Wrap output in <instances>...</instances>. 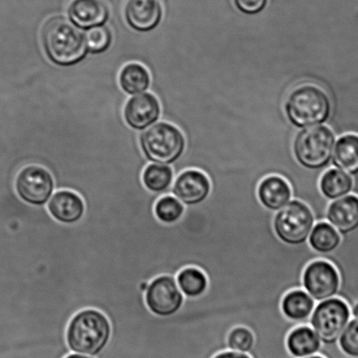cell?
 Listing matches in <instances>:
<instances>
[{
  "mask_svg": "<svg viewBox=\"0 0 358 358\" xmlns=\"http://www.w3.org/2000/svg\"><path fill=\"white\" fill-rule=\"evenodd\" d=\"M258 197L260 203L267 210L277 212L289 203L293 192L289 183L283 177L271 175L259 184Z\"/></svg>",
  "mask_w": 358,
  "mask_h": 358,
  "instance_id": "obj_18",
  "label": "cell"
},
{
  "mask_svg": "<svg viewBox=\"0 0 358 358\" xmlns=\"http://www.w3.org/2000/svg\"><path fill=\"white\" fill-rule=\"evenodd\" d=\"M315 301L303 288L287 292L281 301V311L292 321L302 322L310 318Z\"/></svg>",
  "mask_w": 358,
  "mask_h": 358,
  "instance_id": "obj_20",
  "label": "cell"
},
{
  "mask_svg": "<svg viewBox=\"0 0 358 358\" xmlns=\"http://www.w3.org/2000/svg\"><path fill=\"white\" fill-rule=\"evenodd\" d=\"M15 190L24 203L32 206H45L55 192L53 175L43 166L32 164L24 166L16 173Z\"/></svg>",
  "mask_w": 358,
  "mask_h": 358,
  "instance_id": "obj_8",
  "label": "cell"
},
{
  "mask_svg": "<svg viewBox=\"0 0 358 358\" xmlns=\"http://www.w3.org/2000/svg\"><path fill=\"white\" fill-rule=\"evenodd\" d=\"M351 314H352L353 317L355 319L358 320V302L356 304L353 305L352 310H351Z\"/></svg>",
  "mask_w": 358,
  "mask_h": 358,
  "instance_id": "obj_34",
  "label": "cell"
},
{
  "mask_svg": "<svg viewBox=\"0 0 358 358\" xmlns=\"http://www.w3.org/2000/svg\"><path fill=\"white\" fill-rule=\"evenodd\" d=\"M326 221H328L343 236L357 231L358 197L351 194L329 203L326 212Z\"/></svg>",
  "mask_w": 358,
  "mask_h": 358,
  "instance_id": "obj_17",
  "label": "cell"
},
{
  "mask_svg": "<svg viewBox=\"0 0 358 358\" xmlns=\"http://www.w3.org/2000/svg\"><path fill=\"white\" fill-rule=\"evenodd\" d=\"M41 44L48 58L64 67L82 62L89 52L85 34L62 16L53 17L44 23Z\"/></svg>",
  "mask_w": 358,
  "mask_h": 358,
  "instance_id": "obj_1",
  "label": "cell"
},
{
  "mask_svg": "<svg viewBox=\"0 0 358 358\" xmlns=\"http://www.w3.org/2000/svg\"><path fill=\"white\" fill-rule=\"evenodd\" d=\"M150 74L143 65L131 62L124 66L120 74L121 89L129 95L145 92L150 85Z\"/></svg>",
  "mask_w": 358,
  "mask_h": 358,
  "instance_id": "obj_25",
  "label": "cell"
},
{
  "mask_svg": "<svg viewBox=\"0 0 358 358\" xmlns=\"http://www.w3.org/2000/svg\"><path fill=\"white\" fill-rule=\"evenodd\" d=\"M287 116L299 128L324 123L331 111L328 95L319 87L305 85L298 87L288 96L285 104Z\"/></svg>",
  "mask_w": 358,
  "mask_h": 358,
  "instance_id": "obj_3",
  "label": "cell"
},
{
  "mask_svg": "<svg viewBox=\"0 0 358 358\" xmlns=\"http://www.w3.org/2000/svg\"><path fill=\"white\" fill-rule=\"evenodd\" d=\"M319 189L323 196L330 201L347 196L353 189L352 177L343 170H327L319 180Z\"/></svg>",
  "mask_w": 358,
  "mask_h": 358,
  "instance_id": "obj_21",
  "label": "cell"
},
{
  "mask_svg": "<svg viewBox=\"0 0 358 358\" xmlns=\"http://www.w3.org/2000/svg\"><path fill=\"white\" fill-rule=\"evenodd\" d=\"M333 164L350 175L358 173V136L348 134L337 141L333 151Z\"/></svg>",
  "mask_w": 358,
  "mask_h": 358,
  "instance_id": "obj_22",
  "label": "cell"
},
{
  "mask_svg": "<svg viewBox=\"0 0 358 358\" xmlns=\"http://www.w3.org/2000/svg\"><path fill=\"white\" fill-rule=\"evenodd\" d=\"M308 244L315 252L329 255L342 242V235L328 221L317 222L308 238Z\"/></svg>",
  "mask_w": 358,
  "mask_h": 358,
  "instance_id": "obj_24",
  "label": "cell"
},
{
  "mask_svg": "<svg viewBox=\"0 0 358 358\" xmlns=\"http://www.w3.org/2000/svg\"><path fill=\"white\" fill-rule=\"evenodd\" d=\"M340 284L338 271L328 260H314L306 266L302 274L303 289L316 301L336 297Z\"/></svg>",
  "mask_w": 358,
  "mask_h": 358,
  "instance_id": "obj_10",
  "label": "cell"
},
{
  "mask_svg": "<svg viewBox=\"0 0 358 358\" xmlns=\"http://www.w3.org/2000/svg\"><path fill=\"white\" fill-rule=\"evenodd\" d=\"M303 358H325V357H322V355L316 354V355H313V356L303 357Z\"/></svg>",
  "mask_w": 358,
  "mask_h": 358,
  "instance_id": "obj_35",
  "label": "cell"
},
{
  "mask_svg": "<svg viewBox=\"0 0 358 358\" xmlns=\"http://www.w3.org/2000/svg\"><path fill=\"white\" fill-rule=\"evenodd\" d=\"M212 358H252L249 354L236 352V351L224 350L219 352Z\"/></svg>",
  "mask_w": 358,
  "mask_h": 358,
  "instance_id": "obj_32",
  "label": "cell"
},
{
  "mask_svg": "<svg viewBox=\"0 0 358 358\" xmlns=\"http://www.w3.org/2000/svg\"><path fill=\"white\" fill-rule=\"evenodd\" d=\"M97 358H176L171 348L155 339H138L118 344Z\"/></svg>",
  "mask_w": 358,
  "mask_h": 358,
  "instance_id": "obj_13",
  "label": "cell"
},
{
  "mask_svg": "<svg viewBox=\"0 0 358 358\" xmlns=\"http://www.w3.org/2000/svg\"><path fill=\"white\" fill-rule=\"evenodd\" d=\"M124 16L131 29L151 32L162 22V5L159 0H126Z\"/></svg>",
  "mask_w": 358,
  "mask_h": 358,
  "instance_id": "obj_12",
  "label": "cell"
},
{
  "mask_svg": "<svg viewBox=\"0 0 358 358\" xmlns=\"http://www.w3.org/2000/svg\"><path fill=\"white\" fill-rule=\"evenodd\" d=\"M141 180L148 191L165 196L170 194V189L175 180V173L171 166L152 163L145 166Z\"/></svg>",
  "mask_w": 358,
  "mask_h": 358,
  "instance_id": "obj_23",
  "label": "cell"
},
{
  "mask_svg": "<svg viewBox=\"0 0 358 358\" xmlns=\"http://www.w3.org/2000/svg\"><path fill=\"white\" fill-rule=\"evenodd\" d=\"M184 299L176 277L159 275L148 283L145 291V301L152 314L168 317L176 314L182 308Z\"/></svg>",
  "mask_w": 358,
  "mask_h": 358,
  "instance_id": "obj_9",
  "label": "cell"
},
{
  "mask_svg": "<svg viewBox=\"0 0 358 358\" xmlns=\"http://www.w3.org/2000/svg\"><path fill=\"white\" fill-rule=\"evenodd\" d=\"M311 208L300 200L293 199L273 218V229L278 238L288 245H301L308 241L315 224Z\"/></svg>",
  "mask_w": 358,
  "mask_h": 358,
  "instance_id": "obj_6",
  "label": "cell"
},
{
  "mask_svg": "<svg viewBox=\"0 0 358 358\" xmlns=\"http://www.w3.org/2000/svg\"><path fill=\"white\" fill-rule=\"evenodd\" d=\"M46 206L51 217L64 224H76L85 213L82 196L69 189L55 190Z\"/></svg>",
  "mask_w": 358,
  "mask_h": 358,
  "instance_id": "obj_16",
  "label": "cell"
},
{
  "mask_svg": "<svg viewBox=\"0 0 358 358\" xmlns=\"http://www.w3.org/2000/svg\"><path fill=\"white\" fill-rule=\"evenodd\" d=\"M185 145L182 131L169 123L156 124L141 136V147L145 157L159 164L170 165L178 161Z\"/></svg>",
  "mask_w": 358,
  "mask_h": 358,
  "instance_id": "obj_5",
  "label": "cell"
},
{
  "mask_svg": "<svg viewBox=\"0 0 358 358\" xmlns=\"http://www.w3.org/2000/svg\"><path fill=\"white\" fill-rule=\"evenodd\" d=\"M111 325L107 316L95 308L82 309L73 315L66 330L71 352L96 357L110 339Z\"/></svg>",
  "mask_w": 358,
  "mask_h": 358,
  "instance_id": "obj_2",
  "label": "cell"
},
{
  "mask_svg": "<svg viewBox=\"0 0 358 358\" xmlns=\"http://www.w3.org/2000/svg\"><path fill=\"white\" fill-rule=\"evenodd\" d=\"M341 350L348 357L358 358V320L354 319L348 323L339 337Z\"/></svg>",
  "mask_w": 358,
  "mask_h": 358,
  "instance_id": "obj_30",
  "label": "cell"
},
{
  "mask_svg": "<svg viewBox=\"0 0 358 358\" xmlns=\"http://www.w3.org/2000/svg\"><path fill=\"white\" fill-rule=\"evenodd\" d=\"M236 8L246 15H256L263 11L267 0H234Z\"/></svg>",
  "mask_w": 358,
  "mask_h": 358,
  "instance_id": "obj_31",
  "label": "cell"
},
{
  "mask_svg": "<svg viewBox=\"0 0 358 358\" xmlns=\"http://www.w3.org/2000/svg\"><path fill=\"white\" fill-rule=\"evenodd\" d=\"M255 343V337L251 329L245 326H236L231 329L226 339L228 350L248 354Z\"/></svg>",
  "mask_w": 358,
  "mask_h": 358,
  "instance_id": "obj_28",
  "label": "cell"
},
{
  "mask_svg": "<svg viewBox=\"0 0 358 358\" xmlns=\"http://www.w3.org/2000/svg\"><path fill=\"white\" fill-rule=\"evenodd\" d=\"M176 279L184 296L187 298L201 296L208 286L206 274L194 266H187L180 270Z\"/></svg>",
  "mask_w": 358,
  "mask_h": 358,
  "instance_id": "obj_26",
  "label": "cell"
},
{
  "mask_svg": "<svg viewBox=\"0 0 358 358\" xmlns=\"http://www.w3.org/2000/svg\"><path fill=\"white\" fill-rule=\"evenodd\" d=\"M185 205L172 194H165L159 198L155 204V215L159 222L173 224L182 217Z\"/></svg>",
  "mask_w": 358,
  "mask_h": 358,
  "instance_id": "obj_27",
  "label": "cell"
},
{
  "mask_svg": "<svg viewBox=\"0 0 358 358\" xmlns=\"http://www.w3.org/2000/svg\"><path fill=\"white\" fill-rule=\"evenodd\" d=\"M88 51L92 54H102L110 47L113 34L109 27L102 25L92 27L85 34Z\"/></svg>",
  "mask_w": 358,
  "mask_h": 358,
  "instance_id": "obj_29",
  "label": "cell"
},
{
  "mask_svg": "<svg viewBox=\"0 0 358 358\" xmlns=\"http://www.w3.org/2000/svg\"><path fill=\"white\" fill-rule=\"evenodd\" d=\"M322 341L310 325H301L291 330L287 337V348L294 358H303L319 353Z\"/></svg>",
  "mask_w": 358,
  "mask_h": 358,
  "instance_id": "obj_19",
  "label": "cell"
},
{
  "mask_svg": "<svg viewBox=\"0 0 358 358\" xmlns=\"http://www.w3.org/2000/svg\"><path fill=\"white\" fill-rule=\"evenodd\" d=\"M65 358H96V357L87 356V355L71 352V354L68 355V356L66 357Z\"/></svg>",
  "mask_w": 358,
  "mask_h": 358,
  "instance_id": "obj_33",
  "label": "cell"
},
{
  "mask_svg": "<svg viewBox=\"0 0 358 358\" xmlns=\"http://www.w3.org/2000/svg\"><path fill=\"white\" fill-rule=\"evenodd\" d=\"M350 318V309L347 302L339 297H333L315 305L309 325L322 344H334L338 343Z\"/></svg>",
  "mask_w": 358,
  "mask_h": 358,
  "instance_id": "obj_7",
  "label": "cell"
},
{
  "mask_svg": "<svg viewBox=\"0 0 358 358\" xmlns=\"http://www.w3.org/2000/svg\"><path fill=\"white\" fill-rule=\"evenodd\" d=\"M67 13L73 25L89 30L106 23L110 8L106 0H71Z\"/></svg>",
  "mask_w": 358,
  "mask_h": 358,
  "instance_id": "obj_15",
  "label": "cell"
},
{
  "mask_svg": "<svg viewBox=\"0 0 358 358\" xmlns=\"http://www.w3.org/2000/svg\"><path fill=\"white\" fill-rule=\"evenodd\" d=\"M211 190V183L206 173L199 169L184 170L173 180L170 194L185 206H196L207 199Z\"/></svg>",
  "mask_w": 358,
  "mask_h": 358,
  "instance_id": "obj_11",
  "label": "cell"
},
{
  "mask_svg": "<svg viewBox=\"0 0 358 358\" xmlns=\"http://www.w3.org/2000/svg\"><path fill=\"white\" fill-rule=\"evenodd\" d=\"M335 141L333 131L324 126L302 130L294 138V157L302 168L325 169L331 159Z\"/></svg>",
  "mask_w": 358,
  "mask_h": 358,
  "instance_id": "obj_4",
  "label": "cell"
},
{
  "mask_svg": "<svg viewBox=\"0 0 358 358\" xmlns=\"http://www.w3.org/2000/svg\"><path fill=\"white\" fill-rule=\"evenodd\" d=\"M287 269H290V268H287ZM250 271H251V270H250ZM257 271H260V270H257ZM274 271H278V270H274ZM262 272H266V271H262ZM271 272H272V271H271Z\"/></svg>",
  "mask_w": 358,
  "mask_h": 358,
  "instance_id": "obj_36",
  "label": "cell"
},
{
  "mask_svg": "<svg viewBox=\"0 0 358 358\" xmlns=\"http://www.w3.org/2000/svg\"><path fill=\"white\" fill-rule=\"evenodd\" d=\"M161 110L157 97L151 93H143L127 101L124 117L130 127L144 130L159 120Z\"/></svg>",
  "mask_w": 358,
  "mask_h": 358,
  "instance_id": "obj_14",
  "label": "cell"
}]
</instances>
